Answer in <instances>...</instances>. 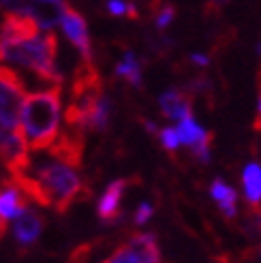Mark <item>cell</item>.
Here are the masks:
<instances>
[{
    "instance_id": "cell-17",
    "label": "cell",
    "mask_w": 261,
    "mask_h": 263,
    "mask_svg": "<svg viewBox=\"0 0 261 263\" xmlns=\"http://www.w3.org/2000/svg\"><path fill=\"white\" fill-rule=\"evenodd\" d=\"M116 75L126 80L130 86H141V64L137 62L133 51H124V58L120 64H116Z\"/></svg>"
},
{
    "instance_id": "cell-5",
    "label": "cell",
    "mask_w": 261,
    "mask_h": 263,
    "mask_svg": "<svg viewBox=\"0 0 261 263\" xmlns=\"http://www.w3.org/2000/svg\"><path fill=\"white\" fill-rule=\"evenodd\" d=\"M60 24H62L64 34L69 36V41L80 49L82 62H92V47H90L88 26H86V20H84L82 13L67 7L62 13V17H60Z\"/></svg>"
},
{
    "instance_id": "cell-2",
    "label": "cell",
    "mask_w": 261,
    "mask_h": 263,
    "mask_svg": "<svg viewBox=\"0 0 261 263\" xmlns=\"http://www.w3.org/2000/svg\"><path fill=\"white\" fill-rule=\"evenodd\" d=\"M60 107L62 86H49L47 90L32 92L24 99L20 111V128L28 150H47L60 133Z\"/></svg>"
},
{
    "instance_id": "cell-18",
    "label": "cell",
    "mask_w": 261,
    "mask_h": 263,
    "mask_svg": "<svg viewBox=\"0 0 261 263\" xmlns=\"http://www.w3.org/2000/svg\"><path fill=\"white\" fill-rule=\"evenodd\" d=\"M109 116H111V101H109V97L101 95L92 114H90L88 130H105L107 124H109Z\"/></svg>"
},
{
    "instance_id": "cell-11",
    "label": "cell",
    "mask_w": 261,
    "mask_h": 263,
    "mask_svg": "<svg viewBox=\"0 0 261 263\" xmlns=\"http://www.w3.org/2000/svg\"><path fill=\"white\" fill-rule=\"evenodd\" d=\"M124 189H126V180H116L111 182L109 186L103 193L101 201H99V218L103 222H116L120 216H122V210H120V201H122V195H124Z\"/></svg>"
},
{
    "instance_id": "cell-6",
    "label": "cell",
    "mask_w": 261,
    "mask_h": 263,
    "mask_svg": "<svg viewBox=\"0 0 261 263\" xmlns=\"http://www.w3.org/2000/svg\"><path fill=\"white\" fill-rule=\"evenodd\" d=\"M84 135L86 133H82V130H75V128L67 126V130H64V133H58L56 141L51 143L47 150L54 159L64 161L73 167H80L82 156H84Z\"/></svg>"
},
{
    "instance_id": "cell-15",
    "label": "cell",
    "mask_w": 261,
    "mask_h": 263,
    "mask_svg": "<svg viewBox=\"0 0 261 263\" xmlns=\"http://www.w3.org/2000/svg\"><path fill=\"white\" fill-rule=\"evenodd\" d=\"M242 186H244V199L253 210L261 205V165L249 163L242 174Z\"/></svg>"
},
{
    "instance_id": "cell-8",
    "label": "cell",
    "mask_w": 261,
    "mask_h": 263,
    "mask_svg": "<svg viewBox=\"0 0 261 263\" xmlns=\"http://www.w3.org/2000/svg\"><path fill=\"white\" fill-rule=\"evenodd\" d=\"M43 231V218L32 208H24L13 222V235L20 246H32Z\"/></svg>"
},
{
    "instance_id": "cell-24",
    "label": "cell",
    "mask_w": 261,
    "mask_h": 263,
    "mask_svg": "<svg viewBox=\"0 0 261 263\" xmlns=\"http://www.w3.org/2000/svg\"><path fill=\"white\" fill-rule=\"evenodd\" d=\"M191 62L193 64H197V67H208V64H210V58L208 56H203V54H191Z\"/></svg>"
},
{
    "instance_id": "cell-23",
    "label": "cell",
    "mask_w": 261,
    "mask_h": 263,
    "mask_svg": "<svg viewBox=\"0 0 261 263\" xmlns=\"http://www.w3.org/2000/svg\"><path fill=\"white\" fill-rule=\"evenodd\" d=\"M126 9H128V3H124V0H107V11L114 17L126 15Z\"/></svg>"
},
{
    "instance_id": "cell-13",
    "label": "cell",
    "mask_w": 261,
    "mask_h": 263,
    "mask_svg": "<svg viewBox=\"0 0 261 263\" xmlns=\"http://www.w3.org/2000/svg\"><path fill=\"white\" fill-rule=\"evenodd\" d=\"M178 135H180V146H189L191 150L199 148V146H210L212 135L208 133L203 126H199L193 120V116H187L178 120Z\"/></svg>"
},
{
    "instance_id": "cell-10",
    "label": "cell",
    "mask_w": 261,
    "mask_h": 263,
    "mask_svg": "<svg viewBox=\"0 0 261 263\" xmlns=\"http://www.w3.org/2000/svg\"><path fill=\"white\" fill-rule=\"evenodd\" d=\"M24 208H28V197L13 180H5L0 184V216L5 220H13Z\"/></svg>"
},
{
    "instance_id": "cell-22",
    "label": "cell",
    "mask_w": 261,
    "mask_h": 263,
    "mask_svg": "<svg viewBox=\"0 0 261 263\" xmlns=\"http://www.w3.org/2000/svg\"><path fill=\"white\" fill-rule=\"evenodd\" d=\"M150 218H152V205L150 203H141L137 208L135 216H133V222H135V225H146Z\"/></svg>"
},
{
    "instance_id": "cell-4",
    "label": "cell",
    "mask_w": 261,
    "mask_h": 263,
    "mask_svg": "<svg viewBox=\"0 0 261 263\" xmlns=\"http://www.w3.org/2000/svg\"><path fill=\"white\" fill-rule=\"evenodd\" d=\"M26 99V84L22 75L0 64V124L5 128H20V111Z\"/></svg>"
},
{
    "instance_id": "cell-16",
    "label": "cell",
    "mask_w": 261,
    "mask_h": 263,
    "mask_svg": "<svg viewBox=\"0 0 261 263\" xmlns=\"http://www.w3.org/2000/svg\"><path fill=\"white\" fill-rule=\"evenodd\" d=\"M128 244L133 246V251L139 257V263H159L161 261V251L156 244L154 233H135L130 235Z\"/></svg>"
},
{
    "instance_id": "cell-9",
    "label": "cell",
    "mask_w": 261,
    "mask_h": 263,
    "mask_svg": "<svg viewBox=\"0 0 261 263\" xmlns=\"http://www.w3.org/2000/svg\"><path fill=\"white\" fill-rule=\"evenodd\" d=\"M159 105L163 116L174 122L182 120L187 116H193V101H191V95H187L184 90H178V88L165 90L159 99Z\"/></svg>"
},
{
    "instance_id": "cell-20",
    "label": "cell",
    "mask_w": 261,
    "mask_h": 263,
    "mask_svg": "<svg viewBox=\"0 0 261 263\" xmlns=\"http://www.w3.org/2000/svg\"><path fill=\"white\" fill-rule=\"evenodd\" d=\"M0 9H3L5 13L30 15V0H0Z\"/></svg>"
},
{
    "instance_id": "cell-12",
    "label": "cell",
    "mask_w": 261,
    "mask_h": 263,
    "mask_svg": "<svg viewBox=\"0 0 261 263\" xmlns=\"http://www.w3.org/2000/svg\"><path fill=\"white\" fill-rule=\"evenodd\" d=\"M64 9H67V5L62 0H30V15L39 28L43 30H51L60 24Z\"/></svg>"
},
{
    "instance_id": "cell-14",
    "label": "cell",
    "mask_w": 261,
    "mask_h": 263,
    "mask_svg": "<svg viewBox=\"0 0 261 263\" xmlns=\"http://www.w3.org/2000/svg\"><path fill=\"white\" fill-rule=\"evenodd\" d=\"M210 195H212V199L218 203L220 214H223L227 220H233L238 216V193L233 191L231 186H227L220 178L212 182Z\"/></svg>"
},
{
    "instance_id": "cell-19",
    "label": "cell",
    "mask_w": 261,
    "mask_h": 263,
    "mask_svg": "<svg viewBox=\"0 0 261 263\" xmlns=\"http://www.w3.org/2000/svg\"><path fill=\"white\" fill-rule=\"evenodd\" d=\"M159 139L163 143V148L167 152H176L180 148V135H178V128L174 126H165L159 130Z\"/></svg>"
},
{
    "instance_id": "cell-3",
    "label": "cell",
    "mask_w": 261,
    "mask_h": 263,
    "mask_svg": "<svg viewBox=\"0 0 261 263\" xmlns=\"http://www.w3.org/2000/svg\"><path fill=\"white\" fill-rule=\"evenodd\" d=\"M58 54V39L47 30L43 36H30L17 43H3L0 41V62H13L15 67L32 71L39 80L47 82L49 86H62V73L56 67Z\"/></svg>"
},
{
    "instance_id": "cell-26",
    "label": "cell",
    "mask_w": 261,
    "mask_h": 263,
    "mask_svg": "<svg viewBox=\"0 0 261 263\" xmlns=\"http://www.w3.org/2000/svg\"><path fill=\"white\" fill-rule=\"evenodd\" d=\"M7 225H9V220H5L3 216H0V238L5 235V231H7Z\"/></svg>"
},
{
    "instance_id": "cell-7",
    "label": "cell",
    "mask_w": 261,
    "mask_h": 263,
    "mask_svg": "<svg viewBox=\"0 0 261 263\" xmlns=\"http://www.w3.org/2000/svg\"><path fill=\"white\" fill-rule=\"evenodd\" d=\"M39 34V26L32 15H17V13H7L3 26H0V41L3 43H17L24 39Z\"/></svg>"
},
{
    "instance_id": "cell-28",
    "label": "cell",
    "mask_w": 261,
    "mask_h": 263,
    "mask_svg": "<svg viewBox=\"0 0 261 263\" xmlns=\"http://www.w3.org/2000/svg\"><path fill=\"white\" fill-rule=\"evenodd\" d=\"M259 116H261V97H259Z\"/></svg>"
},
{
    "instance_id": "cell-1",
    "label": "cell",
    "mask_w": 261,
    "mask_h": 263,
    "mask_svg": "<svg viewBox=\"0 0 261 263\" xmlns=\"http://www.w3.org/2000/svg\"><path fill=\"white\" fill-rule=\"evenodd\" d=\"M11 180L26 193L28 199L43 208H54L64 214L80 199H88L90 191L77 174V167L64 161H51L34 167L32 161L20 172L11 174Z\"/></svg>"
},
{
    "instance_id": "cell-25",
    "label": "cell",
    "mask_w": 261,
    "mask_h": 263,
    "mask_svg": "<svg viewBox=\"0 0 261 263\" xmlns=\"http://www.w3.org/2000/svg\"><path fill=\"white\" fill-rule=\"evenodd\" d=\"M143 126H146L148 133H156V124L152 120H143Z\"/></svg>"
},
{
    "instance_id": "cell-27",
    "label": "cell",
    "mask_w": 261,
    "mask_h": 263,
    "mask_svg": "<svg viewBox=\"0 0 261 263\" xmlns=\"http://www.w3.org/2000/svg\"><path fill=\"white\" fill-rule=\"evenodd\" d=\"M257 51H259V56H261V43H259V45H257Z\"/></svg>"
},
{
    "instance_id": "cell-21",
    "label": "cell",
    "mask_w": 261,
    "mask_h": 263,
    "mask_svg": "<svg viewBox=\"0 0 261 263\" xmlns=\"http://www.w3.org/2000/svg\"><path fill=\"white\" fill-rule=\"evenodd\" d=\"M174 15H176V11H174V7H172V5H165V7H161V11L156 13V28H159V30L167 28V26L172 24Z\"/></svg>"
}]
</instances>
